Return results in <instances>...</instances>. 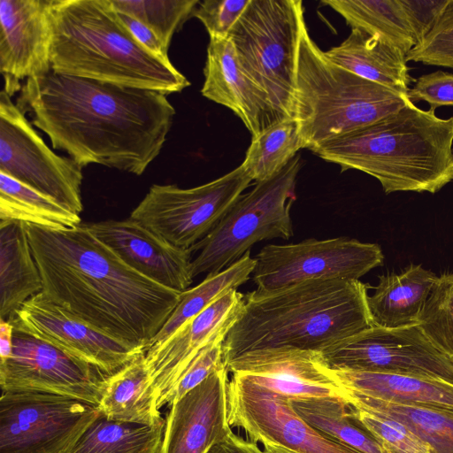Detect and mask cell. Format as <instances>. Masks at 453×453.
I'll use <instances>...</instances> for the list:
<instances>
[{"label":"cell","mask_w":453,"mask_h":453,"mask_svg":"<svg viewBox=\"0 0 453 453\" xmlns=\"http://www.w3.org/2000/svg\"><path fill=\"white\" fill-rule=\"evenodd\" d=\"M17 106L31 113L53 149L82 167L142 175L158 156L175 110L166 96L50 71L26 80Z\"/></svg>","instance_id":"cell-1"},{"label":"cell","mask_w":453,"mask_h":453,"mask_svg":"<svg viewBox=\"0 0 453 453\" xmlns=\"http://www.w3.org/2000/svg\"><path fill=\"white\" fill-rule=\"evenodd\" d=\"M42 293L97 330L147 349L180 302L125 264L85 223L63 229L26 224Z\"/></svg>","instance_id":"cell-2"},{"label":"cell","mask_w":453,"mask_h":453,"mask_svg":"<svg viewBox=\"0 0 453 453\" xmlns=\"http://www.w3.org/2000/svg\"><path fill=\"white\" fill-rule=\"evenodd\" d=\"M367 288L359 280H320L249 292L224 341L225 364L256 350L321 353L371 327Z\"/></svg>","instance_id":"cell-3"},{"label":"cell","mask_w":453,"mask_h":453,"mask_svg":"<svg viewBox=\"0 0 453 453\" xmlns=\"http://www.w3.org/2000/svg\"><path fill=\"white\" fill-rule=\"evenodd\" d=\"M411 102L396 112L333 139L314 154L377 179L386 194L436 193L453 180V117Z\"/></svg>","instance_id":"cell-4"},{"label":"cell","mask_w":453,"mask_h":453,"mask_svg":"<svg viewBox=\"0 0 453 453\" xmlns=\"http://www.w3.org/2000/svg\"><path fill=\"white\" fill-rule=\"evenodd\" d=\"M50 19L56 73L165 96L190 85L134 39L111 0H53Z\"/></svg>","instance_id":"cell-5"},{"label":"cell","mask_w":453,"mask_h":453,"mask_svg":"<svg viewBox=\"0 0 453 453\" xmlns=\"http://www.w3.org/2000/svg\"><path fill=\"white\" fill-rule=\"evenodd\" d=\"M411 103L406 95L364 79L330 61L302 35L296 61L294 119L304 149L314 151L339 136L372 125Z\"/></svg>","instance_id":"cell-6"},{"label":"cell","mask_w":453,"mask_h":453,"mask_svg":"<svg viewBox=\"0 0 453 453\" xmlns=\"http://www.w3.org/2000/svg\"><path fill=\"white\" fill-rule=\"evenodd\" d=\"M306 27L300 0H250L229 34L243 70L265 95L273 122L294 118L297 54Z\"/></svg>","instance_id":"cell-7"},{"label":"cell","mask_w":453,"mask_h":453,"mask_svg":"<svg viewBox=\"0 0 453 453\" xmlns=\"http://www.w3.org/2000/svg\"><path fill=\"white\" fill-rule=\"evenodd\" d=\"M302 167L296 155L279 173L256 182L242 195L217 226L191 249L193 276L215 274L238 261L257 242L293 235L290 209Z\"/></svg>","instance_id":"cell-8"},{"label":"cell","mask_w":453,"mask_h":453,"mask_svg":"<svg viewBox=\"0 0 453 453\" xmlns=\"http://www.w3.org/2000/svg\"><path fill=\"white\" fill-rule=\"evenodd\" d=\"M251 181L239 165L195 188L154 184L129 218L166 242L190 250L217 226Z\"/></svg>","instance_id":"cell-9"},{"label":"cell","mask_w":453,"mask_h":453,"mask_svg":"<svg viewBox=\"0 0 453 453\" xmlns=\"http://www.w3.org/2000/svg\"><path fill=\"white\" fill-rule=\"evenodd\" d=\"M376 243L336 237L265 246L255 257V289L269 293L320 280H357L383 262Z\"/></svg>","instance_id":"cell-10"},{"label":"cell","mask_w":453,"mask_h":453,"mask_svg":"<svg viewBox=\"0 0 453 453\" xmlns=\"http://www.w3.org/2000/svg\"><path fill=\"white\" fill-rule=\"evenodd\" d=\"M0 173L74 213L82 211V166L50 149L4 89L0 94Z\"/></svg>","instance_id":"cell-11"},{"label":"cell","mask_w":453,"mask_h":453,"mask_svg":"<svg viewBox=\"0 0 453 453\" xmlns=\"http://www.w3.org/2000/svg\"><path fill=\"white\" fill-rule=\"evenodd\" d=\"M320 355L326 365L334 370L417 376L453 385V363L418 325L399 328L373 325Z\"/></svg>","instance_id":"cell-12"},{"label":"cell","mask_w":453,"mask_h":453,"mask_svg":"<svg viewBox=\"0 0 453 453\" xmlns=\"http://www.w3.org/2000/svg\"><path fill=\"white\" fill-rule=\"evenodd\" d=\"M99 414L96 406L66 396L2 392L0 453H60Z\"/></svg>","instance_id":"cell-13"},{"label":"cell","mask_w":453,"mask_h":453,"mask_svg":"<svg viewBox=\"0 0 453 453\" xmlns=\"http://www.w3.org/2000/svg\"><path fill=\"white\" fill-rule=\"evenodd\" d=\"M229 426L242 429L249 440L272 442L297 453H360L316 430L294 411L291 399L232 373L226 385Z\"/></svg>","instance_id":"cell-14"},{"label":"cell","mask_w":453,"mask_h":453,"mask_svg":"<svg viewBox=\"0 0 453 453\" xmlns=\"http://www.w3.org/2000/svg\"><path fill=\"white\" fill-rule=\"evenodd\" d=\"M105 376L51 343L14 329L12 355L0 362L2 392L51 394L95 406Z\"/></svg>","instance_id":"cell-15"},{"label":"cell","mask_w":453,"mask_h":453,"mask_svg":"<svg viewBox=\"0 0 453 453\" xmlns=\"http://www.w3.org/2000/svg\"><path fill=\"white\" fill-rule=\"evenodd\" d=\"M7 321L14 330L51 343L106 376L145 353V349L113 338L73 316L42 292L25 302Z\"/></svg>","instance_id":"cell-16"},{"label":"cell","mask_w":453,"mask_h":453,"mask_svg":"<svg viewBox=\"0 0 453 453\" xmlns=\"http://www.w3.org/2000/svg\"><path fill=\"white\" fill-rule=\"evenodd\" d=\"M53 0L0 1V71L4 90H21L20 81L40 77L51 69Z\"/></svg>","instance_id":"cell-17"},{"label":"cell","mask_w":453,"mask_h":453,"mask_svg":"<svg viewBox=\"0 0 453 453\" xmlns=\"http://www.w3.org/2000/svg\"><path fill=\"white\" fill-rule=\"evenodd\" d=\"M244 301L245 295L231 289L164 343L145 350L159 409L170 403L179 378L196 356L215 339L227 334Z\"/></svg>","instance_id":"cell-18"},{"label":"cell","mask_w":453,"mask_h":453,"mask_svg":"<svg viewBox=\"0 0 453 453\" xmlns=\"http://www.w3.org/2000/svg\"><path fill=\"white\" fill-rule=\"evenodd\" d=\"M226 364L170 403L157 453H208L231 431L226 418Z\"/></svg>","instance_id":"cell-19"},{"label":"cell","mask_w":453,"mask_h":453,"mask_svg":"<svg viewBox=\"0 0 453 453\" xmlns=\"http://www.w3.org/2000/svg\"><path fill=\"white\" fill-rule=\"evenodd\" d=\"M129 267L178 293L193 282L191 251L175 247L131 219L85 223Z\"/></svg>","instance_id":"cell-20"},{"label":"cell","mask_w":453,"mask_h":453,"mask_svg":"<svg viewBox=\"0 0 453 453\" xmlns=\"http://www.w3.org/2000/svg\"><path fill=\"white\" fill-rule=\"evenodd\" d=\"M226 365L229 372L247 375L256 384L291 400L318 396L344 399V388L333 378L319 352L256 350L244 353Z\"/></svg>","instance_id":"cell-21"},{"label":"cell","mask_w":453,"mask_h":453,"mask_svg":"<svg viewBox=\"0 0 453 453\" xmlns=\"http://www.w3.org/2000/svg\"><path fill=\"white\" fill-rule=\"evenodd\" d=\"M202 95L230 109L252 137L273 123L264 92L243 70L229 36L210 37Z\"/></svg>","instance_id":"cell-22"},{"label":"cell","mask_w":453,"mask_h":453,"mask_svg":"<svg viewBox=\"0 0 453 453\" xmlns=\"http://www.w3.org/2000/svg\"><path fill=\"white\" fill-rule=\"evenodd\" d=\"M324 53L338 66L406 96L415 81L403 52L359 29H351L342 42Z\"/></svg>","instance_id":"cell-23"},{"label":"cell","mask_w":453,"mask_h":453,"mask_svg":"<svg viewBox=\"0 0 453 453\" xmlns=\"http://www.w3.org/2000/svg\"><path fill=\"white\" fill-rule=\"evenodd\" d=\"M367 307L374 326L399 328L418 325L419 315L438 279L420 265H411L401 273L379 277Z\"/></svg>","instance_id":"cell-24"},{"label":"cell","mask_w":453,"mask_h":453,"mask_svg":"<svg viewBox=\"0 0 453 453\" xmlns=\"http://www.w3.org/2000/svg\"><path fill=\"white\" fill-rule=\"evenodd\" d=\"M96 408L111 420L146 426L165 421L157 406L145 353L105 376Z\"/></svg>","instance_id":"cell-25"},{"label":"cell","mask_w":453,"mask_h":453,"mask_svg":"<svg viewBox=\"0 0 453 453\" xmlns=\"http://www.w3.org/2000/svg\"><path fill=\"white\" fill-rule=\"evenodd\" d=\"M345 389L382 401L453 411V385L434 379L330 369Z\"/></svg>","instance_id":"cell-26"},{"label":"cell","mask_w":453,"mask_h":453,"mask_svg":"<svg viewBox=\"0 0 453 453\" xmlns=\"http://www.w3.org/2000/svg\"><path fill=\"white\" fill-rule=\"evenodd\" d=\"M42 282L30 246L26 224L0 222V319L8 320Z\"/></svg>","instance_id":"cell-27"},{"label":"cell","mask_w":453,"mask_h":453,"mask_svg":"<svg viewBox=\"0 0 453 453\" xmlns=\"http://www.w3.org/2000/svg\"><path fill=\"white\" fill-rule=\"evenodd\" d=\"M344 390V398L349 406L401 423L423 440L431 453H453L452 410L397 404Z\"/></svg>","instance_id":"cell-28"},{"label":"cell","mask_w":453,"mask_h":453,"mask_svg":"<svg viewBox=\"0 0 453 453\" xmlns=\"http://www.w3.org/2000/svg\"><path fill=\"white\" fill-rule=\"evenodd\" d=\"M351 27L380 38L405 55L416 46L400 0H325Z\"/></svg>","instance_id":"cell-29"},{"label":"cell","mask_w":453,"mask_h":453,"mask_svg":"<svg viewBox=\"0 0 453 453\" xmlns=\"http://www.w3.org/2000/svg\"><path fill=\"white\" fill-rule=\"evenodd\" d=\"M165 423L122 422L100 413L60 453H157Z\"/></svg>","instance_id":"cell-30"},{"label":"cell","mask_w":453,"mask_h":453,"mask_svg":"<svg viewBox=\"0 0 453 453\" xmlns=\"http://www.w3.org/2000/svg\"><path fill=\"white\" fill-rule=\"evenodd\" d=\"M294 411L324 435L360 453H388L352 416L345 399L318 396L291 400Z\"/></svg>","instance_id":"cell-31"},{"label":"cell","mask_w":453,"mask_h":453,"mask_svg":"<svg viewBox=\"0 0 453 453\" xmlns=\"http://www.w3.org/2000/svg\"><path fill=\"white\" fill-rule=\"evenodd\" d=\"M255 265L256 259L248 251L229 267L218 273L206 275L197 286L183 292L175 309L146 349L161 345L225 293L237 289L250 279Z\"/></svg>","instance_id":"cell-32"},{"label":"cell","mask_w":453,"mask_h":453,"mask_svg":"<svg viewBox=\"0 0 453 453\" xmlns=\"http://www.w3.org/2000/svg\"><path fill=\"white\" fill-rule=\"evenodd\" d=\"M7 221H19L53 229L72 228L81 224L80 214L0 173V222Z\"/></svg>","instance_id":"cell-33"},{"label":"cell","mask_w":453,"mask_h":453,"mask_svg":"<svg viewBox=\"0 0 453 453\" xmlns=\"http://www.w3.org/2000/svg\"><path fill=\"white\" fill-rule=\"evenodd\" d=\"M304 149L299 122L287 118L266 127L252 137L242 166L255 182L279 173Z\"/></svg>","instance_id":"cell-34"},{"label":"cell","mask_w":453,"mask_h":453,"mask_svg":"<svg viewBox=\"0 0 453 453\" xmlns=\"http://www.w3.org/2000/svg\"><path fill=\"white\" fill-rule=\"evenodd\" d=\"M115 10L129 15L158 38L168 51L173 35L193 15L198 0H111Z\"/></svg>","instance_id":"cell-35"},{"label":"cell","mask_w":453,"mask_h":453,"mask_svg":"<svg viewBox=\"0 0 453 453\" xmlns=\"http://www.w3.org/2000/svg\"><path fill=\"white\" fill-rule=\"evenodd\" d=\"M418 325L432 343L453 363V273L438 277Z\"/></svg>","instance_id":"cell-36"},{"label":"cell","mask_w":453,"mask_h":453,"mask_svg":"<svg viewBox=\"0 0 453 453\" xmlns=\"http://www.w3.org/2000/svg\"><path fill=\"white\" fill-rule=\"evenodd\" d=\"M349 407L354 418L388 453H431L428 445L401 423L380 414Z\"/></svg>","instance_id":"cell-37"},{"label":"cell","mask_w":453,"mask_h":453,"mask_svg":"<svg viewBox=\"0 0 453 453\" xmlns=\"http://www.w3.org/2000/svg\"><path fill=\"white\" fill-rule=\"evenodd\" d=\"M453 68V0L427 35L406 55V62Z\"/></svg>","instance_id":"cell-38"},{"label":"cell","mask_w":453,"mask_h":453,"mask_svg":"<svg viewBox=\"0 0 453 453\" xmlns=\"http://www.w3.org/2000/svg\"><path fill=\"white\" fill-rule=\"evenodd\" d=\"M226 336L223 334L215 339L190 362L179 378L169 404L184 396L225 365L223 344Z\"/></svg>","instance_id":"cell-39"},{"label":"cell","mask_w":453,"mask_h":453,"mask_svg":"<svg viewBox=\"0 0 453 453\" xmlns=\"http://www.w3.org/2000/svg\"><path fill=\"white\" fill-rule=\"evenodd\" d=\"M250 3V0H205L197 4L192 17L203 24L210 37H227Z\"/></svg>","instance_id":"cell-40"},{"label":"cell","mask_w":453,"mask_h":453,"mask_svg":"<svg viewBox=\"0 0 453 453\" xmlns=\"http://www.w3.org/2000/svg\"><path fill=\"white\" fill-rule=\"evenodd\" d=\"M407 97L412 104L426 102L433 111L441 106H453V73L436 71L419 76L409 89Z\"/></svg>","instance_id":"cell-41"},{"label":"cell","mask_w":453,"mask_h":453,"mask_svg":"<svg viewBox=\"0 0 453 453\" xmlns=\"http://www.w3.org/2000/svg\"><path fill=\"white\" fill-rule=\"evenodd\" d=\"M416 45L431 31L449 0H400Z\"/></svg>","instance_id":"cell-42"},{"label":"cell","mask_w":453,"mask_h":453,"mask_svg":"<svg viewBox=\"0 0 453 453\" xmlns=\"http://www.w3.org/2000/svg\"><path fill=\"white\" fill-rule=\"evenodd\" d=\"M118 13L132 35L143 48L161 61L168 65L172 64L168 57V51L149 27L129 15Z\"/></svg>","instance_id":"cell-43"},{"label":"cell","mask_w":453,"mask_h":453,"mask_svg":"<svg viewBox=\"0 0 453 453\" xmlns=\"http://www.w3.org/2000/svg\"><path fill=\"white\" fill-rule=\"evenodd\" d=\"M208 453H266L257 442L245 440L233 430L215 444Z\"/></svg>","instance_id":"cell-44"},{"label":"cell","mask_w":453,"mask_h":453,"mask_svg":"<svg viewBox=\"0 0 453 453\" xmlns=\"http://www.w3.org/2000/svg\"><path fill=\"white\" fill-rule=\"evenodd\" d=\"M13 326L6 320L0 319V362L8 359L12 351Z\"/></svg>","instance_id":"cell-45"},{"label":"cell","mask_w":453,"mask_h":453,"mask_svg":"<svg viewBox=\"0 0 453 453\" xmlns=\"http://www.w3.org/2000/svg\"><path fill=\"white\" fill-rule=\"evenodd\" d=\"M264 450L266 453H297L296 451L290 450L285 447L272 443V442H263L261 443Z\"/></svg>","instance_id":"cell-46"}]
</instances>
